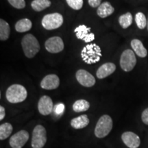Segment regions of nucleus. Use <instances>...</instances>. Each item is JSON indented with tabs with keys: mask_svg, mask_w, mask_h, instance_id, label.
Returning <instances> with one entry per match:
<instances>
[{
	"mask_svg": "<svg viewBox=\"0 0 148 148\" xmlns=\"http://www.w3.org/2000/svg\"><path fill=\"white\" fill-rule=\"evenodd\" d=\"M81 57L86 64L96 63L100 60L101 57L100 47L95 43L88 44L81 51Z\"/></svg>",
	"mask_w": 148,
	"mask_h": 148,
	"instance_id": "f257e3e1",
	"label": "nucleus"
},
{
	"mask_svg": "<svg viewBox=\"0 0 148 148\" xmlns=\"http://www.w3.org/2000/svg\"><path fill=\"white\" fill-rule=\"evenodd\" d=\"M21 46L25 56L28 58H34L40 50V44L34 35L27 34L21 40Z\"/></svg>",
	"mask_w": 148,
	"mask_h": 148,
	"instance_id": "f03ea898",
	"label": "nucleus"
},
{
	"mask_svg": "<svg viewBox=\"0 0 148 148\" xmlns=\"http://www.w3.org/2000/svg\"><path fill=\"white\" fill-rule=\"evenodd\" d=\"M6 99L10 103H17L25 101L27 97L26 88L21 84H12L6 90Z\"/></svg>",
	"mask_w": 148,
	"mask_h": 148,
	"instance_id": "7ed1b4c3",
	"label": "nucleus"
},
{
	"mask_svg": "<svg viewBox=\"0 0 148 148\" xmlns=\"http://www.w3.org/2000/svg\"><path fill=\"white\" fill-rule=\"evenodd\" d=\"M112 126L113 123L112 118L108 114H103L99 118L96 124L94 131L95 136L99 138L106 137L112 130Z\"/></svg>",
	"mask_w": 148,
	"mask_h": 148,
	"instance_id": "20e7f679",
	"label": "nucleus"
},
{
	"mask_svg": "<svg viewBox=\"0 0 148 148\" xmlns=\"http://www.w3.org/2000/svg\"><path fill=\"white\" fill-rule=\"evenodd\" d=\"M63 16L58 12L46 14L42 18L41 23L42 27L47 30L58 29L63 23Z\"/></svg>",
	"mask_w": 148,
	"mask_h": 148,
	"instance_id": "39448f33",
	"label": "nucleus"
},
{
	"mask_svg": "<svg viewBox=\"0 0 148 148\" xmlns=\"http://www.w3.org/2000/svg\"><path fill=\"white\" fill-rule=\"evenodd\" d=\"M47 142V131L41 125H37L33 130L32 137V148H42Z\"/></svg>",
	"mask_w": 148,
	"mask_h": 148,
	"instance_id": "423d86ee",
	"label": "nucleus"
},
{
	"mask_svg": "<svg viewBox=\"0 0 148 148\" xmlns=\"http://www.w3.org/2000/svg\"><path fill=\"white\" fill-rule=\"evenodd\" d=\"M136 64V58L134 51L126 49L122 53L120 58V66L124 71L128 72L134 69Z\"/></svg>",
	"mask_w": 148,
	"mask_h": 148,
	"instance_id": "0eeeda50",
	"label": "nucleus"
},
{
	"mask_svg": "<svg viewBox=\"0 0 148 148\" xmlns=\"http://www.w3.org/2000/svg\"><path fill=\"white\" fill-rule=\"evenodd\" d=\"M29 133L25 130H20L11 136L9 144L12 148H22L29 139Z\"/></svg>",
	"mask_w": 148,
	"mask_h": 148,
	"instance_id": "6e6552de",
	"label": "nucleus"
},
{
	"mask_svg": "<svg viewBox=\"0 0 148 148\" xmlns=\"http://www.w3.org/2000/svg\"><path fill=\"white\" fill-rule=\"evenodd\" d=\"M45 47L46 50L52 53H56L64 49V42L59 36H53L48 38L45 41Z\"/></svg>",
	"mask_w": 148,
	"mask_h": 148,
	"instance_id": "1a4fd4ad",
	"label": "nucleus"
},
{
	"mask_svg": "<svg viewBox=\"0 0 148 148\" xmlns=\"http://www.w3.org/2000/svg\"><path fill=\"white\" fill-rule=\"evenodd\" d=\"M75 77L77 82L85 87H91L95 84V77L86 70L79 69L75 73Z\"/></svg>",
	"mask_w": 148,
	"mask_h": 148,
	"instance_id": "9d476101",
	"label": "nucleus"
},
{
	"mask_svg": "<svg viewBox=\"0 0 148 148\" xmlns=\"http://www.w3.org/2000/svg\"><path fill=\"white\" fill-rule=\"evenodd\" d=\"M53 108V101L50 97L44 95L40 98L38 102V109L42 115H49L52 112Z\"/></svg>",
	"mask_w": 148,
	"mask_h": 148,
	"instance_id": "9b49d317",
	"label": "nucleus"
},
{
	"mask_svg": "<svg viewBox=\"0 0 148 148\" xmlns=\"http://www.w3.org/2000/svg\"><path fill=\"white\" fill-rule=\"evenodd\" d=\"M90 27H88L85 25H81L74 29L77 38L79 40H84L86 42H92L95 39V34L90 32Z\"/></svg>",
	"mask_w": 148,
	"mask_h": 148,
	"instance_id": "f8f14e48",
	"label": "nucleus"
},
{
	"mask_svg": "<svg viewBox=\"0 0 148 148\" xmlns=\"http://www.w3.org/2000/svg\"><path fill=\"white\" fill-rule=\"evenodd\" d=\"M60 85V79L56 74H49L46 75L40 82V86L45 90H53Z\"/></svg>",
	"mask_w": 148,
	"mask_h": 148,
	"instance_id": "ddd939ff",
	"label": "nucleus"
},
{
	"mask_svg": "<svg viewBox=\"0 0 148 148\" xmlns=\"http://www.w3.org/2000/svg\"><path fill=\"white\" fill-rule=\"evenodd\" d=\"M121 139L129 148H137L140 144L139 136L132 132H125L121 135Z\"/></svg>",
	"mask_w": 148,
	"mask_h": 148,
	"instance_id": "4468645a",
	"label": "nucleus"
},
{
	"mask_svg": "<svg viewBox=\"0 0 148 148\" xmlns=\"http://www.w3.org/2000/svg\"><path fill=\"white\" fill-rule=\"evenodd\" d=\"M115 70V64L112 62H107V63H104L101 66H99V69H97V73H96V75L99 79H103L113 73Z\"/></svg>",
	"mask_w": 148,
	"mask_h": 148,
	"instance_id": "2eb2a0df",
	"label": "nucleus"
},
{
	"mask_svg": "<svg viewBox=\"0 0 148 148\" xmlns=\"http://www.w3.org/2000/svg\"><path fill=\"white\" fill-rule=\"evenodd\" d=\"M89 119L86 114H82V115L73 118L71 121V125L74 129H82L86 127L89 124Z\"/></svg>",
	"mask_w": 148,
	"mask_h": 148,
	"instance_id": "dca6fc26",
	"label": "nucleus"
},
{
	"mask_svg": "<svg viewBox=\"0 0 148 148\" xmlns=\"http://www.w3.org/2000/svg\"><path fill=\"white\" fill-rule=\"evenodd\" d=\"M114 8L109 2H103L101 3L97 8V15L101 18H106L110 16L114 12Z\"/></svg>",
	"mask_w": 148,
	"mask_h": 148,
	"instance_id": "f3484780",
	"label": "nucleus"
},
{
	"mask_svg": "<svg viewBox=\"0 0 148 148\" xmlns=\"http://www.w3.org/2000/svg\"><path fill=\"white\" fill-rule=\"evenodd\" d=\"M131 47L136 55L140 58H145L147 55V51L142 42L138 39H133L131 41Z\"/></svg>",
	"mask_w": 148,
	"mask_h": 148,
	"instance_id": "a211bd4d",
	"label": "nucleus"
},
{
	"mask_svg": "<svg viewBox=\"0 0 148 148\" xmlns=\"http://www.w3.org/2000/svg\"><path fill=\"white\" fill-rule=\"evenodd\" d=\"M32 27V21L28 18H22L16 22L15 29L18 32H25L30 30Z\"/></svg>",
	"mask_w": 148,
	"mask_h": 148,
	"instance_id": "6ab92c4d",
	"label": "nucleus"
},
{
	"mask_svg": "<svg viewBox=\"0 0 148 148\" xmlns=\"http://www.w3.org/2000/svg\"><path fill=\"white\" fill-rule=\"evenodd\" d=\"M51 1L49 0H34L31 3L32 9L36 12H40L49 8L51 5Z\"/></svg>",
	"mask_w": 148,
	"mask_h": 148,
	"instance_id": "aec40b11",
	"label": "nucleus"
},
{
	"mask_svg": "<svg viewBox=\"0 0 148 148\" xmlns=\"http://www.w3.org/2000/svg\"><path fill=\"white\" fill-rule=\"evenodd\" d=\"M10 28L9 24L3 19H0V40L4 41L9 38Z\"/></svg>",
	"mask_w": 148,
	"mask_h": 148,
	"instance_id": "412c9836",
	"label": "nucleus"
},
{
	"mask_svg": "<svg viewBox=\"0 0 148 148\" xmlns=\"http://www.w3.org/2000/svg\"><path fill=\"white\" fill-rule=\"evenodd\" d=\"M90 108V103L85 99H78L73 104V110L75 112H81L88 110Z\"/></svg>",
	"mask_w": 148,
	"mask_h": 148,
	"instance_id": "4be33fe9",
	"label": "nucleus"
},
{
	"mask_svg": "<svg viewBox=\"0 0 148 148\" xmlns=\"http://www.w3.org/2000/svg\"><path fill=\"white\" fill-rule=\"evenodd\" d=\"M13 130V127L10 123H4L0 125V139L1 140L6 139Z\"/></svg>",
	"mask_w": 148,
	"mask_h": 148,
	"instance_id": "5701e85b",
	"label": "nucleus"
},
{
	"mask_svg": "<svg viewBox=\"0 0 148 148\" xmlns=\"http://www.w3.org/2000/svg\"><path fill=\"white\" fill-rule=\"evenodd\" d=\"M132 21L133 17L130 12H127L124 14H122L119 17V23L123 29H126L130 26L132 23Z\"/></svg>",
	"mask_w": 148,
	"mask_h": 148,
	"instance_id": "b1692460",
	"label": "nucleus"
},
{
	"mask_svg": "<svg viewBox=\"0 0 148 148\" xmlns=\"http://www.w3.org/2000/svg\"><path fill=\"white\" fill-rule=\"evenodd\" d=\"M135 21L139 29H144L147 26V20L146 19L145 14L142 12H138L135 16Z\"/></svg>",
	"mask_w": 148,
	"mask_h": 148,
	"instance_id": "393cba45",
	"label": "nucleus"
},
{
	"mask_svg": "<svg viewBox=\"0 0 148 148\" xmlns=\"http://www.w3.org/2000/svg\"><path fill=\"white\" fill-rule=\"evenodd\" d=\"M66 1L73 10H80L83 6V0H66Z\"/></svg>",
	"mask_w": 148,
	"mask_h": 148,
	"instance_id": "a878e982",
	"label": "nucleus"
},
{
	"mask_svg": "<svg viewBox=\"0 0 148 148\" xmlns=\"http://www.w3.org/2000/svg\"><path fill=\"white\" fill-rule=\"evenodd\" d=\"M9 3L16 9H23L25 6V0H8Z\"/></svg>",
	"mask_w": 148,
	"mask_h": 148,
	"instance_id": "bb28decb",
	"label": "nucleus"
},
{
	"mask_svg": "<svg viewBox=\"0 0 148 148\" xmlns=\"http://www.w3.org/2000/svg\"><path fill=\"white\" fill-rule=\"evenodd\" d=\"M64 105L63 103H60L56 105L54 107V112L57 114H61L64 112Z\"/></svg>",
	"mask_w": 148,
	"mask_h": 148,
	"instance_id": "cd10ccee",
	"label": "nucleus"
},
{
	"mask_svg": "<svg viewBox=\"0 0 148 148\" xmlns=\"http://www.w3.org/2000/svg\"><path fill=\"white\" fill-rule=\"evenodd\" d=\"M142 121L145 124L148 125V108L145 109L141 114Z\"/></svg>",
	"mask_w": 148,
	"mask_h": 148,
	"instance_id": "c85d7f7f",
	"label": "nucleus"
},
{
	"mask_svg": "<svg viewBox=\"0 0 148 148\" xmlns=\"http://www.w3.org/2000/svg\"><path fill=\"white\" fill-rule=\"evenodd\" d=\"M101 0H88V4L92 8H97L101 5Z\"/></svg>",
	"mask_w": 148,
	"mask_h": 148,
	"instance_id": "c756f323",
	"label": "nucleus"
},
{
	"mask_svg": "<svg viewBox=\"0 0 148 148\" xmlns=\"http://www.w3.org/2000/svg\"><path fill=\"white\" fill-rule=\"evenodd\" d=\"M5 115V108L2 106H0V120H3L4 119Z\"/></svg>",
	"mask_w": 148,
	"mask_h": 148,
	"instance_id": "7c9ffc66",
	"label": "nucleus"
},
{
	"mask_svg": "<svg viewBox=\"0 0 148 148\" xmlns=\"http://www.w3.org/2000/svg\"><path fill=\"white\" fill-rule=\"evenodd\" d=\"M147 28L148 29V19H147Z\"/></svg>",
	"mask_w": 148,
	"mask_h": 148,
	"instance_id": "2f4dec72",
	"label": "nucleus"
}]
</instances>
